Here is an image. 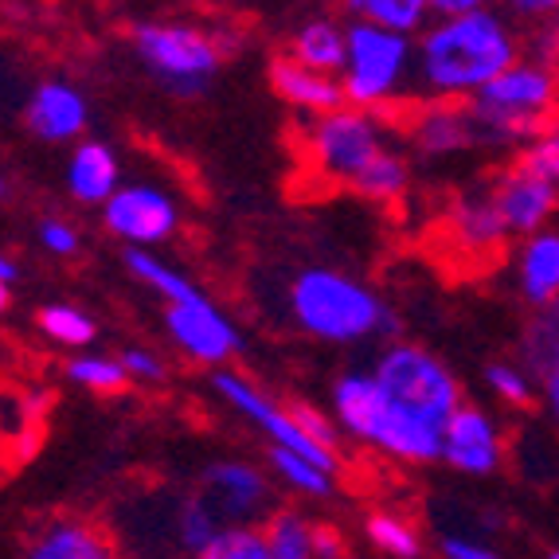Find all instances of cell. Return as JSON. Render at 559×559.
Listing matches in <instances>:
<instances>
[{"label": "cell", "mask_w": 559, "mask_h": 559, "mask_svg": "<svg viewBox=\"0 0 559 559\" xmlns=\"http://www.w3.org/2000/svg\"><path fill=\"white\" fill-rule=\"evenodd\" d=\"M372 380L403 415L430 430H447V423L462 411V388L450 368L419 345L383 348L372 368Z\"/></svg>", "instance_id": "52a82bcc"}, {"label": "cell", "mask_w": 559, "mask_h": 559, "mask_svg": "<svg viewBox=\"0 0 559 559\" xmlns=\"http://www.w3.org/2000/svg\"><path fill=\"white\" fill-rule=\"evenodd\" d=\"M442 559H501L493 548H485L477 540H466V536H442L439 544Z\"/></svg>", "instance_id": "8d00e7d4"}, {"label": "cell", "mask_w": 559, "mask_h": 559, "mask_svg": "<svg viewBox=\"0 0 559 559\" xmlns=\"http://www.w3.org/2000/svg\"><path fill=\"white\" fill-rule=\"evenodd\" d=\"M485 380H489V388H493V392L501 395L504 403H516V407L532 403V383H528V376L516 372L513 364H489V368H485Z\"/></svg>", "instance_id": "4dcf8cb0"}, {"label": "cell", "mask_w": 559, "mask_h": 559, "mask_svg": "<svg viewBox=\"0 0 559 559\" xmlns=\"http://www.w3.org/2000/svg\"><path fill=\"white\" fill-rule=\"evenodd\" d=\"M20 278V271H16V262L9 259V254H0V286H12V282Z\"/></svg>", "instance_id": "f35d334b"}, {"label": "cell", "mask_w": 559, "mask_h": 559, "mask_svg": "<svg viewBox=\"0 0 559 559\" xmlns=\"http://www.w3.org/2000/svg\"><path fill=\"white\" fill-rule=\"evenodd\" d=\"M4 192H9V185H4V180H0V197H4Z\"/></svg>", "instance_id": "60d3db41"}, {"label": "cell", "mask_w": 559, "mask_h": 559, "mask_svg": "<svg viewBox=\"0 0 559 559\" xmlns=\"http://www.w3.org/2000/svg\"><path fill=\"white\" fill-rule=\"evenodd\" d=\"M188 497L219 536L254 528L259 516H271V481L247 462H212Z\"/></svg>", "instance_id": "9c48e42d"}, {"label": "cell", "mask_w": 559, "mask_h": 559, "mask_svg": "<svg viewBox=\"0 0 559 559\" xmlns=\"http://www.w3.org/2000/svg\"><path fill=\"white\" fill-rule=\"evenodd\" d=\"M333 411L336 423L360 442H372L383 454L400 462H439L442 457V435L423 427L411 415H403L388 395L376 388L372 372H345L333 383Z\"/></svg>", "instance_id": "277c9868"}, {"label": "cell", "mask_w": 559, "mask_h": 559, "mask_svg": "<svg viewBox=\"0 0 559 559\" xmlns=\"http://www.w3.org/2000/svg\"><path fill=\"white\" fill-rule=\"evenodd\" d=\"M271 466H274V474L286 485H294L298 493H309V497L333 493V474L318 469L313 462H306V457L289 454V450H271Z\"/></svg>", "instance_id": "f1b7e54d"}, {"label": "cell", "mask_w": 559, "mask_h": 559, "mask_svg": "<svg viewBox=\"0 0 559 559\" xmlns=\"http://www.w3.org/2000/svg\"><path fill=\"white\" fill-rule=\"evenodd\" d=\"M121 165L106 141H79L67 165V188L79 204H103L118 192Z\"/></svg>", "instance_id": "d6986e66"}, {"label": "cell", "mask_w": 559, "mask_h": 559, "mask_svg": "<svg viewBox=\"0 0 559 559\" xmlns=\"http://www.w3.org/2000/svg\"><path fill=\"white\" fill-rule=\"evenodd\" d=\"M348 56V32L345 24H336L329 16L306 20L298 32H294V44H289V59H298L309 71H321V75H341L345 71Z\"/></svg>", "instance_id": "44dd1931"}, {"label": "cell", "mask_w": 559, "mask_h": 559, "mask_svg": "<svg viewBox=\"0 0 559 559\" xmlns=\"http://www.w3.org/2000/svg\"><path fill=\"white\" fill-rule=\"evenodd\" d=\"M212 388L219 392V400L227 403V407H235L242 415V419H251L254 427L271 439V450H289V454L306 457V462H313L318 469H325V474L336 477V469H341V462H336L333 450L318 447V442L309 439L306 430L294 423V415H289V407H282L278 400H271V395H262L259 388H254L247 376L239 372H227V368H219V372L212 376Z\"/></svg>", "instance_id": "30bf717a"}, {"label": "cell", "mask_w": 559, "mask_h": 559, "mask_svg": "<svg viewBox=\"0 0 559 559\" xmlns=\"http://www.w3.org/2000/svg\"><path fill=\"white\" fill-rule=\"evenodd\" d=\"M165 329L173 336V345L185 348L192 360L212 364V368L227 364L242 348L239 329L207 294L188 301V306H165Z\"/></svg>", "instance_id": "7c38bea8"}, {"label": "cell", "mask_w": 559, "mask_h": 559, "mask_svg": "<svg viewBox=\"0 0 559 559\" xmlns=\"http://www.w3.org/2000/svg\"><path fill=\"white\" fill-rule=\"evenodd\" d=\"M489 197H493V204H497V212H501L509 235H524V239H532V235H540L544 219L556 212L559 185L544 177V173H536L528 160L516 157L513 165L504 168L501 177L493 180Z\"/></svg>", "instance_id": "4fadbf2b"}, {"label": "cell", "mask_w": 559, "mask_h": 559, "mask_svg": "<svg viewBox=\"0 0 559 559\" xmlns=\"http://www.w3.org/2000/svg\"><path fill=\"white\" fill-rule=\"evenodd\" d=\"M126 271L138 282H145L150 289H157L160 298H165V306H188V301L204 298V289L197 282L185 278L177 266H168L153 251H126Z\"/></svg>", "instance_id": "603a6c76"}, {"label": "cell", "mask_w": 559, "mask_h": 559, "mask_svg": "<svg viewBox=\"0 0 559 559\" xmlns=\"http://www.w3.org/2000/svg\"><path fill=\"white\" fill-rule=\"evenodd\" d=\"M9 309V286H0V313Z\"/></svg>", "instance_id": "ab89813d"}, {"label": "cell", "mask_w": 559, "mask_h": 559, "mask_svg": "<svg viewBox=\"0 0 559 559\" xmlns=\"http://www.w3.org/2000/svg\"><path fill=\"white\" fill-rule=\"evenodd\" d=\"M544 395H548L551 415H556V419H559V368H551V372L544 376Z\"/></svg>", "instance_id": "74e56055"}, {"label": "cell", "mask_w": 559, "mask_h": 559, "mask_svg": "<svg viewBox=\"0 0 559 559\" xmlns=\"http://www.w3.org/2000/svg\"><path fill=\"white\" fill-rule=\"evenodd\" d=\"M133 51L173 94H204L212 75L239 47V36L215 28L204 32L180 20H141L130 32Z\"/></svg>", "instance_id": "5b68a950"}, {"label": "cell", "mask_w": 559, "mask_h": 559, "mask_svg": "<svg viewBox=\"0 0 559 559\" xmlns=\"http://www.w3.org/2000/svg\"><path fill=\"white\" fill-rule=\"evenodd\" d=\"M309 160L336 185L353 188L368 200H395L407 192L411 168L388 145L376 110H345L309 121Z\"/></svg>", "instance_id": "7a4b0ae2"}, {"label": "cell", "mask_w": 559, "mask_h": 559, "mask_svg": "<svg viewBox=\"0 0 559 559\" xmlns=\"http://www.w3.org/2000/svg\"><path fill=\"white\" fill-rule=\"evenodd\" d=\"M197 559H271V551H266L262 528H239V532L219 536V540Z\"/></svg>", "instance_id": "f546056e"}, {"label": "cell", "mask_w": 559, "mask_h": 559, "mask_svg": "<svg viewBox=\"0 0 559 559\" xmlns=\"http://www.w3.org/2000/svg\"><path fill=\"white\" fill-rule=\"evenodd\" d=\"M110 235L130 242V251H153L180 227V207L153 185H121L103 207Z\"/></svg>", "instance_id": "8fae6325"}, {"label": "cell", "mask_w": 559, "mask_h": 559, "mask_svg": "<svg viewBox=\"0 0 559 559\" xmlns=\"http://www.w3.org/2000/svg\"><path fill=\"white\" fill-rule=\"evenodd\" d=\"M289 318L301 333L329 345H353L395 329V318L372 289L329 266H309L289 282Z\"/></svg>", "instance_id": "3957f363"}, {"label": "cell", "mask_w": 559, "mask_h": 559, "mask_svg": "<svg viewBox=\"0 0 559 559\" xmlns=\"http://www.w3.org/2000/svg\"><path fill=\"white\" fill-rule=\"evenodd\" d=\"M521 294L532 306H556L559 301V231L532 235L521 247Z\"/></svg>", "instance_id": "7402d4cb"}, {"label": "cell", "mask_w": 559, "mask_h": 559, "mask_svg": "<svg viewBox=\"0 0 559 559\" xmlns=\"http://www.w3.org/2000/svg\"><path fill=\"white\" fill-rule=\"evenodd\" d=\"M521 39L513 24L493 9H477L469 16L439 20L435 28L423 32L415 44V67L411 86L427 103H474L485 86L501 79L509 67H516Z\"/></svg>", "instance_id": "6da1fadb"}, {"label": "cell", "mask_w": 559, "mask_h": 559, "mask_svg": "<svg viewBox=\"0 0 559 559\" xmlns=\"http://www.w3.org/2000/svg\"><path fill=\"white\" fill-rule=\"evenodd\" d=\"M86 98L71 83L47 79L32 91L24 121L39 141H75L86 130Z\"/></svg>", "instance_id": "9a60e30c"}, {"label": "cell", "mask_w": 559, "mask_h": 559, "mask_svg": "<svg viewBox=\"0 0 559 559\" xmlns=\"http://www.w3.org/2000/svg\"><path fill=\"white\" fill-rule=\"evenodd\" d=\"M348 56L341 71L345 103L353 110H376L411 91V67L415 47L407 36H395L388 28H376L368 20H348Z\"/></svg>", "instance_id": "ba28073f"}, {"label": "cell", "mask_w": 559, "mask_h": 559, "mask_svg": "<svg viewBox=\"0 0 559 559\" xmlns=\"http://www.w3.org/2000/svg\"><path fill=\"white\" fill-rule=\"evenodd\" d=\"M266 551L271 559H318L313 551V521L301 516L298 509H274L262 524Z\"/></svg>", "instance_id": "cb8c5ba5"}, {"label": "cell", "mask_w": 559, "mask_h": 559, "mask_svg": "<svg viewBox=\"0 0 559 559\" xmlns=\"http://www.w3.org/2000/svg\"><path fill=\"white\" fill-rule=\"evenodd\" d=\"M118 360H121V368H126V376H130V380H150V383L165 380V364H160V356L150 353V348L133 345V348H126Z\"/></svg>", "instance_id": "836d02e7"}, {"label": "cell", "mask_w": 559, "mask_h": 559, "mask_svg": "<svg viewBox=\"0 0 559 559\" xmlns=\"http://www.w3.org/2000/svg\"><path fill=\"white\" fill-rule=\"evenodd\" d=\"M548 559H559V551H551V556H548Z\"/></svg>", "instance_id": "b9f144b4"}, {"label": "cell", "mask_w": 559, "mask_h": 559, "mask_svg": "<svg viewBox=\"0 0 559 559\" xmlns=\"http://www.w3.org/2000/svg\"><path fill=\"white\" fill-rule=\"evenodd\" d=\"M450 239H454L457 247H466V251L501 254L504 239H509V227H504L501 212H497L489 192L462 197L450 207Z\"/></svg>", "instance_id": "ffe728a7"}, {"label": "cell", "mask_w": 559, "mask_h": 559, "mask_svg": "<svg viewBox=\"0 0 559 559\" xmlns=\"http://www.w3.org/2000/svg\"><path fill=\"white\" fill-rule=\"evenodd\" d=\"M24 559H121L114 540L91 521H56L28 544Z\"/></svg>", "instance_id": "ac0fdd59"}, {"label": "cell", "mask_w": 559, "mask_h": 559, "mask_svg": "<svg viewBox=\"0 0 559 559\" xmlns=\"http://www.w3.org/2000/svg\"><path fill=\"white\" fill-rule=\"evenodd\" d=\"M271 86L289 106H298V110L313 114V118H325V114H336L348 106L341 79L309 71V67H301L298 59H289V56H278L271 63Z\"/></svg>", "instance_id": "2e32d148"}, {"label": "cell", "mask_w": 559, "mask_h": 559, "mask_svg": "<svg viewBox=\"0 0 559 559\" xmlns=\"http://www.w3.org/2000/svg\"><path fill=\"white\" fill-rule=\"evenodd\" d=\"M39 329H44L47 341H56L63 348H91L94 336H98V325L86 318L83 309L59 306V301L39 309Z\"/></svg>", "instance_id": "484cf974"}, {"label": "cell", "mask_w": 559, "mask_h": 559, "mask_svg": "<svg viewBox=\"0 0 559 559\" xmlns=\"http://www.w3.org/2000/svg\"><path fill=\"white\" fill-rule=\"evenodd\" d=\"M289 415H294V423H298V427L306 430L318 447H325V450H333V454H336V442H341V435H336L333 419H325L318 407H301V403H294V407H289Z\"/></svg>", "instance_id": "1f68e13d"}, {"label": "cell", "mask_w": 559, "mask_h": 559, "mask_svg": "<svg viewBox=\"0 0 559 559\" xmlns=\"http://www.w3.org/2000/svg\"><path fill=\"white\" fill-rule=\"evenodd\" d=\"M39 242H44L51 254H79V231L71 224H63V219H44L39 224Z\"/></svg>", "instance_id": "e575fe53"}, {"label": "cell", "mask_w": 559, "mask_h": 559, "mask_svg": "<svg viewBox=\"0 0 559 559\" xmlns=\"http://www.w3.org/2000/svg\"><path fill=\"white\" fill-rule=\"evenodd\" d=\"M67 376L79 383V388H91V392H121L130 376L121 368L118 356H94V353H83L75 360L67 364Z\"/></svg>", "instance_id": "83f0119b"}, {"label": "cell", "mask_w": 559, "mask_h": 559, "mask_svg": "<svg viewBox=\"0 0 559 559\" xmlns=\"http://www.w3.org/2000/svg\"><path fill=\"white\" fill-rule=\"evenodd\" d=\"M521 160H528L536 173H544V177L559 185V126L556 130H544V138L532 141L528 150L521 153Z\"/></svg>", "instance_id": "d6a6232c"}, {"label": "cell", "mask_w": 559, "mask_h": 559, "mask_svg": "<svg viewBox=\"0 0 559 559\" xmlns=\"http://www.w3.org/2000/svg\"><path fill=\"white\" fill-rule=\"evenodd\" d=\"M559 98V79L540 63H516L469 103L481 141H536Z\"/></svg>", "instance_id": "8992f818"}, {"label": "cell", "mask_w": 559, "mask_h": 559, "mask_svg": "<svg viewBox=\"0 0 559 559\" xmlns=\"http://www.w3.org/2000/svg\"><path fill=\"white\" fill-rule=\"evenodd\" d=\"M364 532H368V540H372L383 556H392V559L423 556V540H419V532H415V524L395 513H372L364 521Z\"/></svg>", "instance_id": "4316f807"}, {"label": "cell", "mask_w": 559, "mask_h": 559, "mask_svg": "<svg viewBox=\"0 0 559 559\" xmlns=\"http://www.w3.org/2000/svg\"><path fill=\"white\" fill-rule=\"evenodd\" d=\"M356 20H368L376 28H388L395 36H411V32H419L430 16V4L427 0H353L348 4Z\"/></svg>", "instance_id": "d4e9b609"}, {"label": "cell", "mask_w": 559, "mask_h": 559, "mask_svg": "<svg viewBox=\"0 0 559 559\" xmlns=\"http://www.w3.org/2000/svg\"><path fill=\"white\" fill-rule=\"evenodd\" d=\"M442 462H450L462 474H477V477L497 474L504 462L497 423L481 407H466L462 403V411L442 430Z\"/></svg>", "instance_id": "5bb4252c"}, {"label": "cell", "mask_w": 559, "mask_h": 559, "mask_svg": "<svg viewBox=\"0 0 559 559\" xmlns=\"http://www.w3.org/2000/svg\"><path fill=\"white\" fill-rule=\"evenodd\" d=\"M313 551L318 559H345V536L329 521H313Z\"/></svg>", "instance_id": "d590c367"}, {"label": "cell", "mask_w": 559, "mask_h": 559, "mask_svg": "<svg viewBox=\"0 0 559 559\" xmlns=\"http://www.w3.org/2000/svg\"><path fill=\"white\" fill-rule=\"evenodd\" d=\"M411 141L423 157H450V153H462L466 145H474L477 126L469 106L462 103H430L419 114V121L411 126Z\"/></svg>", "instance_id": "e0dca14e"}]
</instances>
